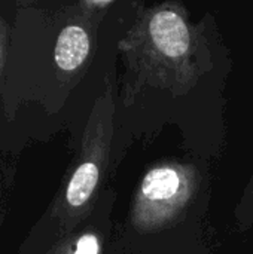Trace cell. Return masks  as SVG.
<instances>
[{
	"instance_id": "cell-1",
	"label": "cell",
	"mask_w": 253,
	"mask_h": 254,
	"mask_svg": "<svg viewBox=\"0 0 253 254\" xmlns=\"http://www.w3.org/2000/svg\"><path fill=\"white\" fill-rule=\"evenodd\" d=\"M119 46L136 73L131 94L148 83L183 92L203 71L197 37L179 3L145 9Z\"/></svg>"
},
{
	"instance_id": "cell-2",
	"label": "cell",
	"mask_w": 253,
	"mask_h": 254,
	"mask_svg": "<svg viewBox=\"0 0 253 254\" xmlns=\"http://www.w3.org/2000/svg\"><path fill=\"white\" fill-rule=\"evenodd\" d=\"M113 112L112 88L107 86L94 103L79 156L55 208L57 216L66 228L73 226L85 216L98 190L112 144Z\"/></svg>"
},
{
	"instance_id": "cell-3",
	"label": "cell",
	"mask_w": 253,
	"mask_h": 254,
	"mask_svg": "<svg viewBox=\"0 0 253 254\" xmlns=\"http://www.w3.org/2000/svg\"><path fill=\"white\" fill-rule=\"evenodd\" d=\"M197 186L198 174L192 165L170 162L151 168L133 199V226L148 234L173 225L189 205Z\"/></svg>"
},
{
	"instance_id": "cell-4",
	"label": "cell",
	"mask_w": 253,
	"mask_h": 254,
	"mask_svg": "<svg viewBox=\"0 0 253 254\" xmlns=\"http://www.w3.org/2000/svg\"><path fill=\"white\" fill-rule=\"evenodd\" d=\"M91 52V34L86 27L78 22L67 24L58 34L54 60L64 73L78 71L88 60Z\"/></svg>"
},
{
	"instance_id": "cell-5",
	"label": "cell",
	"mask_w": 253,
	"mask_h": 254,
	"mask_svg": "<svg viewBox=\"0 0 253 254\" xmlns=\"http://www.w3.org/2000/svg\"><path fill=\"white\" fill-rule=\"evenodd\" d=\"M101 241L100 237L94 232H84L67 243L61 249V254H101Z\"/></svg>"
},
{
	"instance_id": "cell-6",
	"label": "cell",
	"mask_w": 253,
	"mask_h": 254,
	"mask_svg": "<svg viewBox=\"0 0 253 254\" xmlns=\"http://www.w3.org/2000/svg\"><path fill=\"white\" fill-rule=\"evenodd\" d=\"M115 1H101V0H86V1H81L79 6L84 9V12H86L88 15L91 13H97V12H104V9L113 6Z\"/></svg>"
},
{
	"instance_id": "cell-7",
	"label": "cell",
	"mask_w": 253,
	"mask_h": 254,
	"mask_svg": "<svg viewBox=\"0 0 253 254\" xmlns=\"http://www.w3.org/2000/svg\"><path fill=\"white\" fill-rule=\"evenodd\" d=\"M6 24L0 16V71H1V65L4 61V51H6Z\"/></svg>"
}]
</instances>
